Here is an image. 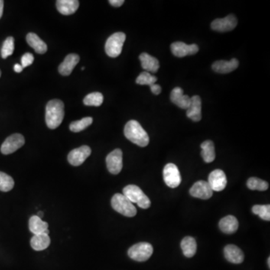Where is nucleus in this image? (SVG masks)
<instances>
[{
	"label": "nucleus",
	"mask_w": 270,
	"mask_h": 270,
	"mask_svg": "<svg viewBox=\"0 0 270 270\" xmlns=\"http://www.w3.org/2000/svg\"><path fill=\"white\" fill-rule=\"evenodd\" d=\"M1 74L2 73H1V71H0V77H1Z\"/></svg>",
	"instance_id": "79ce46f5"
},
{
	"label": "nucleus",
	"mask_w": 270,
	"mask_h": 270,
	"mask_svg": "<svg viewBox=\"0 0 270 270\" xmlns=\"http://www.w3.org/2000/svg\"><path fill=\"white\" fill-rule=\"evenodd\" d=\"M252 213L258 215L264 221H270V205H255L252 207Z\"/></svg>",
	"instance_id": "2f4dec72"
},
{
	"label": "nucleus",
	"mask_w": 270,
	"mask_h": 270,
	"mask_svg": "<svg viewBox=\"0 0 270 270\" xmlns=\"http://www.w3.org/2000/svg\"><path fill=\"white\" fill-rule=\"evenodd\" d=\"M164 181L168 187L175 189L180 186L182 182V177L180 175L178 167L174 164H167L164 167L163 170Z\"/></svg>",
	"instance_id": "0eeeda50"
},
{
	"label": "nucleus",
	"mask_w": 270,
	"mask_h": 270,
	"mask_svg": "<svg viewBox=\"0 0 270 270\" xmlns=\"http://www.w3.org/2000/svg\"><path fill=\"white\" fill-rule=\"evenodd\" d=\"M107 167L110 173L116 175L122 169V152L119 149H116L108 154L106 158Z\"/></svg>",
	"instance_id": "1a4fd4ad"
},
{
	"label": "nucleus",
	"mask_w": 270,
	"mask_h": 270,
	"mask_svg": "<svg viewBox=\"0 0 270 270\" xmlns=\"http://www.w3.org/2000/svg\"><path fill=\"white\" fill-rule=\"evenodd\" d=\"M34 62V56L32 53H27L21 58V66L23 68L28 67Z\"/></svg>",
	"instance_id": "f704fd0d"
},
{
	"label": "nucleus",
	"mask_w": 270,
	"mask_h": 270,
	"mask_svg": "<svg viewBox=\"0 0 270 270\" xmlns=\"http://www.w3.org/2000/svg\"><path fill=\"white\" fill-rule=\"evenodd\" d=\"M14 50V38L8 37L2 44L1 49V56L3 59H6L9 56H11Z\"/></svg>",
	"instance_id": "473e14b6"
},
{
	"label": "nucleus",
	"mask_w": 270,
	"mask_h": 270,
	"mask_svg": "<svg viewBox=\"0 0 270 270\" xmlns=\"http://www.w3.org/2000/svg\"><path fill=\"white\" fill-rule=\"evenodd\" d=\"M157 81L156 77L150 75L149 72H144L138 77L136 79V83L140 85H149L151 86L152 85L155 84Z\"/></svg>",
	"instance_id": "72a5a7b5"
},
{
	"label": "nucleus",
	"mask_w": 270,
	"mask_h": 270,
	"mask_svg": "<svg viewBox=\"0 0 270 270\" xmlns=\"http://www.w3.org/2000/svg\"><path fill=\"white\" fill-rule=\"evenodd\" d=\"M153 253V246L148 242H139L135 244L128 251L129 258L138 262H144L150 259Z\"/></svg>",
	"instance_id": "423d86ee"
},
{
	"label": "nucleus",
	"mask_w": 270,
	"mask_h": 270,
	"mask_svg": "<svg viewBox=\"0 0 270 270\" xmlns=\"http://www.w3.org/2000/svg\"><path fill=\"white\" fill-rule=\"evenodd\" d=\"M80 2L77 0H58L56 8L63 15H71L78 9Z\"/></svg>",
	"instance_id": "6ab92c4d"
},
{
	"label": "nucleus",
	"mask_w": 270,
	"mask_h": 270,
	"mask_svg": "<svg viewBox=\"0 0 270 270\" xmlns=\"http://www.w3.org/2000/svg\"><path fill=\"white\" fill-rule=\"evenodd\" d=\"M104 102V96L101 92H92L88 94L83 99V104L86 106L99 107Z\"/></svg>",
	"instance_id": "cd10ccee"
},
{
	"label": "nucleus",
	"mask_w": 270,
	"mask_h": 270,
	"mask_svg": "<svg viewBox=\"0 0 270 270\" xmlns=\"http://www.w3.org/2000/svg\"><path fill=\"white\" fill-rule=\"evenodd\" d=\"M25 144V139L21 134H14L8 137L1 146V153L4 155H9L22 147Z\"/></svg>",
	"instance_id": "6e6552de"
},
{
	"label": "nucleus",
	"mask_w": 270,
	"mask_h": 270,
	"mask_svg": "<svg viewBox=\"0 0 270 270\" xmlns=\"http://www.w3.org/2000/svg\"><path fill=\"white\" fill-rule=\"evenodd\" d=\"M126 36L123 33H116L108 38L105 44V52L110 57H117L122 53Z\"/></svg>",
	"instance_id": "39448f33"
},
{
	"label": "nucleus",
	"mask_w": 270,
	"mask_h": 270,
	"mask_svg": "<svg viewBox=\"0 0 270 270\" xmlns=\"http://www.w3.org/2000/svg\"><path fill=\"white\" fill-rule=\"evenodd\" d=\"M190 194L194 197L207 200L213 196V191L212 190L207 182L200 180L194 183L191 188Z\"/></svg>",
	"instance_id": "ddd939ff"
},
{
	"label": "nucleus",
	"mask_w": 270,
	"mask_h": 270,
	"mask_svg": "<svg viewBox=\"0 0 270 270\" xmlns=\"http://www.w3.org/2000/svg\"><path fill=\"white\" fill-rule=\"evenodd\" d=\"M181 248L186 258H192L197 252V242L194 238L186 236L182 240Z\"/></svg>",
	"instance_id": "a878e982"
},
{
	"label": "nucleus",
	"mask_w": 270,
	"mask_h": 270,
	"mask_svg": "<svg viewBox=\"0 0 270 270\" xmlns=\"http://www.w3.org/2000/svg\"><path fill=\"white\" fill-rule=\"evenodd\" d=\"M247 186L251 190L266 191L268 189L269 184L267 182L257 177H251L247 181Z\"/></svg>",
	"instance_id": "c85d7f7f"
},
{
	"label": "nucleus",
	"mask_w": 270,
	"mask_h": 270,
	"mask_svg": "<svg viewBox=\"0 0 270 270\" xmlns=\"http://www.w3.org/2000/svg\"><path fill=\"white\" fill-rule=\"evenodd\" d=\"M268 267H270V257L268 258Z\"/></svg>",
	"instance_id": "a19ab883"
},
{
	"label": "nucleus",
	"mask_w": 270,
	"mask_h": 270,
	"mask_svg": "<svg viewBox=\"0 0 270 270\" xmlns=\"http://www.w3.org/2000/svg\"><path fill=\"white\" fill-rule=\"evenodd\" d=\"M150 89H151L152 92L155 95H159L161 92V87L158 84H153L150 86Z\"/></svg>",
	"instance_id": "c9c22d12"
},
{
	"label": "nucleus",
	"mask_w": 270,
	"mask_h": 270,
	"mask_svg": "<svg viewBox=\"0 0 270 270\" xmlns=\"http://www.w3.org/2000/svg\"><path fill=\"white\" fill-rule=\"evenodd\" d=\"M186 115L194 122H199L201 119V99L198 95L191 98V103L187 109Z\"/></svg>",
	"instance_id": "2eb2a0df"
},
{
	"label": "nucleus",
	"mask_w": 270,
	"mask_h": 270,
	"mask_svg": "<svg viewBox=\"0 0 270 270\" xmlns=\"http://www.w3.org/2000/svg\"><path fill=\"white\" fill-rule=\"evenodd\" d=\"M202 149L201 155L205 162L211 163L216 158L215 146L213 141H206L200 145Z\"/></svg>",
	"instance_id": "bb28decb"
},
{
	"label": "nucleus",
	"mask_w": 270,
	"mask_h": 270,
	"mask_svg": "<svg viewBox=\"0 0 270 270\" xmlns=\"http://www.w3.org/2000/svg\"><path fill=\"white\" fill-rule=\"evenodd\" d=\"M111 206L114 210L126 217H134L136 216V208L123 194H114L111 199Z\"/></svg>",
	"instance_id": "20e7f679"
},
{
	"label": "nucleus",
	"mask_w": 270,
	"mask_h": 270,
	"mask_svg": "<svg viewBox=\"0 0 270 270\" xmlns=\"http://www.w3.org/2000/svg\"><path fill=\"white\" fill-rule=\"evenodd\" d=\"M14 181L12 177L3 172L0 171V191L8 192L14 188Z\"/></svg>",
	"instance_id": "7c9ffc66"
},
{
	"label": "nucleus",
	"mask_w": 270,
	"mask_h": 270,
	"mask_svg": "<svg viewBox=\"0 0 270 270\" xmlns=\"http://www.w3.org/2000/svg\"><path fill=\"white\" fill-rule=\"evenodd\" d=\"M29 228L33 234H41V233H44L45 231L48 229V224L41 220V219L38 217L37 216H33L30 218Z\"/></svg>",
	"instance_id": "393cba45"
},
{
	"label": "nucleus",
	"mask_w": 270,
	"mask_h": 270,
	"mask_svg": "<svg viewBox=\"0 0 270 270\" xmlns=\"http://www.w3.org/2000/svg\"><path fill=\"white\" fill-rule=\"evenodd\" d=\"M24 68L22 67L21 64H16L14 66V72H17V73H21L22 72Z\"/></svg>",
	"instance_id": "4c0bfd02"
},
{
	"label": "nucleus",
	"mask_w": 270,
	"mask_h": 270,
	"mask_svg": "<svg viewBox=\"0 0 270 270\" xmlns=\"http://www.w3.org/2000/svg\"><path fill=\"white\" fill-rule=\"evenodd\" d=\"M124 134L127 139L139 147H147L150 143L148 134L138 121L130 120L127 122L124 129Z\"/></svg>",
	"instance_id": "f03ea898"
},
{
	"label": "nucleus",
	"mask_w": 270,
	"mask_h": 270,
	"mask_svg": "<svg viewBox=\"0 0 270 270\" xmlns=\"http://www.w3.org/2000/svg\"><path fill=\"white\" fill-rule=\"evenodd\" d=\"M172 53L177 57H184L189 55H194L198 52L199 47L197 44H186L182 41H177L170 45Z\"/></svg>",
	"instance_id": "4468645a"
},
{
	"label": "nucleus",
	"mask_w": 270,
	"mask_h": 270,
	"mask_svg": "<svg viewBox=\"0 0 270 270\" xmlns=\"http://www.w3.org/2000/svg\"><path fill=\"white\" fill-rule=\"evenodd\" d=\"M123 195H125L132 203H137L142 209H148L151 206L150 198L144 192L135 185H128L124 188Z\"/></svg>",
	"instance_id": "7ed1b4c3"
},
{
	"label": "nucleus",
	"mask_w": 270,
	"mask_h": 270,
	"mask_svg": "<svg viewBox=\"0 0 270 270\" xmlns=\"http://www.w3.org/2000/svg\"><path fill=\"white\" fill-rule=\"evenodd\" d=\"M225 258L232 264H242L244 261V254L242 250L234 245H228L224 249Z\"/></svg>",
	"instance_id": "f3484780"
},
{
	"label": "nucleus",
	"mask_w": 270,
	"mask_h": 270,
	"mask_svg": "<svg viewBox=\"0 0 270 270\" xmlns=\"http://www.w3.org/2000/svg\"><path fill=\"white\" fill-rule=\"evenodd\" d=\"M208 183H209L212 190L215 191V192L223 191L226 188L227 183H228L225 172L223 170H219V169L211 172L209 176Z\"/></svg>",
	"instance_id": "f8f14e48"
},
{
	"label": "nucleus",
	"mask_w": 270,
	"mask_h": 270,
	"mask_svg": "<svg viewBox=\"0 0 270 270\" xmlns=\"http://www.w3.org/2000/svg\"><path fill=\"white\" fill-rule=\"evenodd\" d=\"M4 8V1L3 0H0V19L2 17V14H3Z\"/></svg>",
	"instance_id": "58836bf2"
},
{
	"label": "nucleus",
	"mask_w": 270,
	"mask_h": 270,
	"mask_svg": "<svg viewBox=\"0 0 270 270\" xmlns=\"http://www.w3.org/2000/svg\"><path fill=\"white\" fill-rule=\"evenodd\" d=\"M140 60L141 62V66L143 69H145L147 72L155 73L159 69V62L156 58L153 57L151 55L147 53H143L140 55Z\"/></svg>",
	"instance_id": "412c9836"
},
{
	"label": "nucleus",
	"mask_w": 270,
	"mask_h": 270,
	"mask_svg": "<svg viewBox=\"0 0 270 270\" xmlns=\"http://www.w3.org/2000/svg\"><path fill=\"white\" fill-rule=\"evenodd\" d=\"M239 66V61L236 59H232L230 61L219 60L213 63L212 68L214 72L219 74H228L233 72Z\"/></svg>",
	"instance_id": "aec40b11"
},
{
	"label": "nucleus",
	"mask_w": 270,
	"mask_h": 270,
	"mask_svg": "<svg viewBox=\"0 0 270 270\" xmlns=\"http://www.w3.org/2000/svg\"><path fill=\"white\" fill-rule=\"evenodd\" d=\"M92 122H93V119L92 117H84L80 120L72 122L70 124L69 128L73 132H80V131H83L85 128L89 127L92 123Z\"/></svg>",
	"instance_id": "c756f323"
},
{
	"label": "nucleus",
	"mask_w": 270,
	"mask_h": 270,
	"mask_svg": "<svg viewBox=\"0 0 270 270\" xmlns=\"http://www.w3.org/2000/svg\"><path fill=\"white\" fill-rule=\"evenodd\" d=\"M237 25V19L233 14H230L224 18L216 19L211 24V28L215 31L225 33L234 30Z\"/></svg>",
	"instance_id": "9d476101"
},
{
	"label": "nucleus",
	"mask_w": 270,
	"mask_h": 270,
	"mask_svg": "<svg viewBox=\"0 0 270 270\" xmlns=\"http://www.w3.org/2000/svg\"><path fill=\"white\" fill-rule=\"evenodd\" d=\"M80 61V56L75 53L66 56L64 61L59 66V72L63 76H69L72 74V71L75 69V66Z\"/></svg>",
	"instance_id": "dca6fc26"
},
{
	"label": "nucleus",
	"mask_w": 270,
	"mask_h": 270,
	"mask_svg": "<svg viewBox=\"0 0 270 270\" xmlns=\"http://www.w3.org/2000/svg\"><path fill=\"white\" fill-rule=\"evenodd\" d=\"M219 228L223 233L231 234L237 231L239 228V222L235 216H228L220 221Z\"/></svg>",
	"instance_id": "4be33fe9"
},
{
	"label": "nucleus",
	"mask_w": 270,
	"mask_h": 270,
	"mask_svg": "<svg viewBox=\"0 0 270 270\" xmlns=\"http://www.w3.org/2000/svg\"><path fill=\"white\" fill-rule=\"evenodd\" d=\"M170 100L174 105L182 109L189 108L191 103V98L183 94V90L180 87H175L170 93Z\"/></svg>",
	"instance_id": "a211bd4d"
},
{
	"label": "nucleus",
	"mask_w": 270,
	"mask_h": 270,
	"mask_svg": "<svg viewBox=\"0 0 270 270\" xmlns=\"http://www.w3.org/2000/svg\"><path fill=\"white\" fill-rule=\"evenodd\" d=\"M37 216L38 217H39L40 219H41V218L44 216V213H43V212H41V211H40V212H39V213H38Z\"/></svg>",
	"instance_id": "ea45409f"
},
{
	"label": "nucleus",
	"mask_w": 270,
	"mask_h": 270,
	"mask_svg": "<svg viewBox=\"0 0 270 270\" xmlns=\"http://www.w3.org/2000/svg\"><path fill=\"white\" fill-rule=\"evenodd\" d=\"M50 244V239L49 235L46 233L34 235L30 241V245L35 251H43L48 248Z\"/></svg>",
	"instance_id": "b1692460"
},
{
	"label": "nucleus",
	"mask_w": 270,
	"mask_h": 270,
	"mask_svg": "<svg viewBox=\"0 0 270 270\" xmlns=\"http://www.w3.org/2000/svg\"><path fill=\"white\" fill-rule=\"evenodd\" d=\"M64 103L60 99H53L46 106L45 120L47 127L55 129L60 126L64 118Z\"/></svg>",
	"instance_id": "f257e3e1"
},
{
	"label": "nucleus",
	"mask_w": 270,
	"mask_h": 270,
	"mask_svg": "<svg viewBox=\"0 0 270 270\" xmlns=\"http://www.w3.org/2000/svg\"><path fill=\"white\" fill-rule=\"evenodd\" d=\"M91 149L88 146H82L69 153L68 161L73 166H80L90 155Z\"/></svg>",
	"instance_id": "9b49d317"
},
{
	"label": "nucleus",
	"mask_w": 270,
	"mask_h": 270,
	"mask_svg": "<svg viewBox=\"0 0 270 270\" xmlns=\"http://www.w3.org/2000/svg\"><path fill=\"white\" fill-rule=\"evenodd\" d=\"M27 41L29 45L33 47L36 53H39V54H44L47 52V44L35 33H30L27 35Z\"/></svg>",
	"instance_id": "5701e85b"
},
{
	"label": "nucleus",
	"mask_w": 270,
	"mask_h": 270,
	"mask_svg": "<svg viewBox=\"0 0 270 270\" xmlns=\"http://www.w3.org/2000/svg\"><path fill=\"white\" fill-rule=\"evenodd\" d=\"M124 2H125L124 0H110L109 1V3L114 7H120L121 5H123Z\"/></svg>",
	"instance_id": "e433bc0d"
}]
</instances>
